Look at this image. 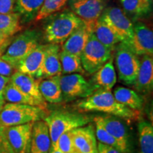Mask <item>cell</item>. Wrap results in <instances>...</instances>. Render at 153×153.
<instances>
[{"label": "cell", "mask_w": 153, "mask_h": 153, "mask_svg": "<svg viewBox=\"0 0 153 153\" xmlns=\"http://www.w3.org/2000/svg\"><path fill=\"white\" fill-rule=\"evenodd\" d=\"M80 113L101 112L125 119H137L139 111L124 106L116 100L111 91L98 89L87 98L79 100L75 104Z\"/></svg>", "instance_id": "6da1fadb"}, {"label": "cell", "mask_w": 153, "mask_h": 153, "mask_svg": "<svg viewBox=\"0 0 153 153\" xmlns=\"http://www.w3.org/2000/svg\"><path fill=\"white\" fill-rule=\"evenodd\" d=\"M94 117L80 112L54 111L48 115L43 120L49 128L51 145H55L61 135L68 131L90 123Z\"/></svg>", "instance_id": "7a4b0ae2"}, {"label": "cell", "mask_w": 153, "mask_h": 153, "mask_svg": "<svg viewBox=\"0 0 153 153\" xmlns=\"http://www.w3.org/2000/svg\"><path fill=\"white\" fill-rule=\"evenodd\" d=\"M46 113L41 107L28 104L8 103L0 111V126L4 128L35 123L42 120Z\"/></svg>", "instance_id": "3957f363"}, {"label": "cell", "mask_w": 153, "mask_h": 153, "mask_svg": "<svg viewBox=\"0 0 153 153\" xmlns=\"http://www.w3.org/2000/svg\"><path fill=\"white\" fill-rule=\"evenodd\" d=\"M84 22L72 11H66L57 15L45 28V40L51 44L64 43Z\"/></svg>", "instance_id": "277c9868"}, {"label": "cell", "mask_w": 153, "mask_h": 153, "mask_svg": "<svg viewBox=\"0 0 153 153\" xmlns=\"http://www.w3.org/2000/svg\"><path fill=\"white\" fill-rule=\"evenodd\" d=\"M111 50L104 46L91 32L87 44L80 55L85 72L93 74L111 57Z\"/></svg>", "instance_id": "5b68a950"}, {"label": "cell", "mask_w": 153, "mask_h": 153, "mask_svg": "<svg viewBox=\"0 0 153 153\" xmlns=\"http://www.w3.org/2000/svg\"><path fill=\"white\" fill-rule=\"evenodd\" d=\"M39 36L36 30H26L19 35L12 41L1 58L14 67H16L25 57L38 45Z\"/></svg>", "instance_id": "8992f818"}, {"label": "cell", "mask_w": 153, "mask_h": 153, "mask_svg": "<svg viewBox=\"0 0 153 153\" xmlns=\"http://www.w3.org/2000/svg\"><path fill=\"white\" fill-rule=\"evenodd\" d=\"M116 65L120 81L133 85L139 70L140 59L122 42L116 48Z\"/></svg>", "instance_id": "52a82bcc"}, {"label": "cell", "mask_w": 153, "mask_h": 153, "mask_svg": "<svg viewBox=\"0 0 153 153\" xmlns=\"http://www.w3.org/2000/svg\"><path fill=\"white\" fill-rule=\"evenodd\" d=\"M60 82L62 100L65 101L87 98L97 91L91 82H87L82 74L78 73L60 76Z\"/></svg>", "instance_id": "ba28073f"}, {"label": "cell", "mask_w": 153, "mask_h": 153, "mask_svg": "<svg viewBox=\"0 0 153 153\" xmlns=\"http://www.w3.org/2000/svg\"><path fill=\"white\" fill-rule=\"evenodd\" d=\"M99 19L109 26L121 42L127 41L131 37L133 25L120 8L108 7L103 11Z\"/></svg>", "instance_id": "9c48e42d"}, {"label": "cell", "mask_w": 153, "mask_h": 153, "mask_svg": "<svg viewBox=\"0 0 153 153\" xmlns=\"http://www.w3.org/2000/svg\"><path fill=\"white\" fill-rule=\"evenodd\" d=\"M137 56L153 54V33L147 25L137 23L133 25V33L130 39L122 42Z\"/></svg>", "instance_id": "30bf717a"}, {"label": "cell", "mask_w": 153, "mask_h": 153, "mask_svg": "<svg viewBox=\"0 0 153 153\" xmlns=\"http://www.w3.org/2000/svg\"><path fill=\"white\" fill-rule=\"evenodd\" d=\"M72 12L81 19L90 31L104 11V0H70Z\"/></svg>", "instance_id": "8fae6325"}, {"label": "cell", "mask_w": 153, "mask_h": 153, "mask_svg": "<svg viewBox=\"0 0 153 153\" xmlns=\"http://www.w3.org/2000/svg\"><path fill=\"white\" fill-rule=\"evenodd\" d=\"M93 119L99 122L121 145L124 153H130V135L127 126L118 117L106 114L97 116Z\"/></svg>", "instance_id": "7c38bea8"}, {"label": "cell", "mask_w": 153, "mask_h": 153, "mask_svg": "<svg viewBox=\"0 0 153 153\" xmlns=\"http://www.w3.org/2000/svg\"><path fill=\"white\" fill-rule=\"evenodd\" d=\"M33 123L4 128L5 134L14 153H29Z\"/></svg>", "instance_id": "4fadbf2b"}, {"label": "cell", "mask_w": 153, "mask_h": 153, "mask_svg": "<svg viewBox=\"0 0 153 153\" xmlns=\"http://www.w3.org/2000/svg\"><path fill=\"white\" fill-rule=\"evenodd\" d=\"M72 140L77 153H98L94 126L89 123L72 131Z\"/></svg>", "instance_id": "5bb4252c"}, {"label": "cell", "mask_w": 153, "mask_h": 153, "mask_svg": "<svg viewBox=\"0 0 153 153\" xmlns=\"http://www.w3.org/2000/svg\"><path fill=\"white\" fill-rule=\"evenodd\" d=\"M62 68L60 60V48L57 44L46 45L43 60L36 75V79H45L60 76Z\"/></svg>", "instance_id": "9a60e30c"}, {"label": "cell", "mask_w": 153, "mask_h": 153, "mask_svg": "<svg viewBox=\"0 0 153 153\" xmlns=\"http://www.w3.org/2000/svg\"><path fill=\"white\" fill-rule=\"evenodd\" d=\"M40 80L41 79H36L33 76L19 71L14 72V73L10 76V82L13 85L24 93L37 100L42 106L45 108L46 102L41 96L38 87Z\"/></svg>", "instance_id": "2e32d148"}, {"label": "cell", "mask_w": 153, "mask_h": 153, "mask_svg": "<svg viewBox=\"0 0 153 153\" xmlns=\"http://www.w3.org/2000/svg\"><path fill=\"white\" fill-rule=\"evenodd\" d=\"M51 146L49 128L44 120L33 123L29 153H48Z\"/></svg>", "instance_id": "e0dca14e"}, {"label": "cell", "mask_w": 153, "mask_h": 153, "mask_svg": "<svg viewBox=\"0 0 153 153\" xmlns=\"http://www.w3.org/2000/svg\"><path fill=\"white\" fill-rule=\"evenodd\" d=\"M137 92L150 93L153 87V58L150 55H143L140 60V68L134 83Z\"/></svg>", "instance_id": "ac0fdd59"}, {"label": "cell", "mask_w": 153, "mask_h": 153, "mask_svg": "<svg viewBox=\"0 0 153 153\" xmlns=\"http://www.w3.org/2000/svg\"><path fill=\"white\" fill-rule=\"evenodd\" d=\"M93 74L94 76L90 82L97 89V90H111L117 81L112 56L108 62L105 63L104 65Z\"/></svg>", "instance_id": "d6986e66"}, {"label": "cell", "mask_w": 153, "mask_h": 153, "mask_svg": "<svg viewBox=\"0 0 153 153\" xmlns=\"http://www.w3.org/2000/svg\"><path fill=\"white\" fill-rule=\"evenodd\" d=\"M46 45H38L17 65L16 70L36 77L43 62Z\"/></svg>", "instance_id": "ffe728a7"}, {"label": "cell", "mask_w": 153, "mask_h": 153, "mask_svg": "<svg viewBox=\"0 0 153 153\" xmlns=\"http://www.w3.org/2000/svg\"><path fill=\"white\" fill-rule=\"evenodd\" d=\"M60 76H55L40 80L38 87L45 101L51 104H60L63 101L60 87Z\"/></svg>", "instance_id": "44dd1931"}, {"label": "cell", "mask_w": 153, "mask_h": 153, "mask_svg": "<svg viewBox=\"0 0 153 153\" xmlns=\"http://www.w3.org/2000/svg\"><path fill=\"white\" fill-rule=\"evenodd\" d=\"M85 24L76 29L62 44V51L80 57L91 33Z\"/></svg>", "instance_id": "7402d4cb"}, {"label": "cell", "mask_w": 153, "mask_h": 153, "mask_svg": "<svg viewBox=\"0 0 153 153\" xmlns=\"http://www.w3.org/2000/svg\"><path fill=\"white\" fill-rule=\"evenodd\" d=\"M113 94L116 101L131 109L139 111V110L143 108V99L142 97L133 89L118 87L114 89Z\"/></svg>", "instance_id": "603a6c76"}, {"label": "cell", "mask_w": 153, "mask_h": 153, "mask_svg": "<svg viewBox=\"0 0 153 153\" xmlns=\"http://www.w3.org/2000/svg\"><path fill=\"white\" fill-rule=\"evenodd\" d=\"M92 33L102 45L111 51L116 44L121 42L118 36L111 29L109 26L99 19L94 26Z\"/></svg>", "instance_id": "cb8c5ba5"}, {"label": "cell", "mask_w": 153, "mask_h": 153, "mask_svg": "<svg viewBox=\"0 0 153 153\" xmlns=\"http://www.w3.org/2000/svg\"><path fill=\"white\" fill-rule=\"evenodd\" d=\"M4 100L13 104H28L31 106H36L44 108L42 105L37 100L30 97L18 89L16 86L9 82L6 86L4 91ZM45 109V108H44Z\"/></svg>", "instance_id": "d4e9b609"}, {"label": "cell", "mask_w": 153, "mask_h": 153, "mask_svg": "<svg viewBox=\"0 0 153 153\" xmlns=\"http://www.w3.org/2000/svg\"><path fill=\"white\" fill-rule=\"evenodd\" d=\"M140 153H153V126L147 120H141L137 125Z\"/></svg>", "instance_id": "484cf974"}, {"label": "cell", "mask_w": 153, "mask_h": 153, "mask_svg": "<svg viewBox=\"0 0 153 153\" xmlns=\"http://www.w3.org/2000/svg\"><path fill=\"white\" fill-rule=\"evenodd\" d=\"M44 0H16V12L23 20L29 21L36 18Z\"/></svg>", "instance_id": "4316f807"}, {"label": "cell", "mask_w": 153, "mask_h": 153, "mask_svg": "<svg viewBox=\"0 0 153 153\" xmlns=\"http://www.w3.org/2000/svg\"><path fill=\"white\" fill-rule=\"evenodd\" d=\"M60 60L62 73L65 74L85 72L82 66L80 57L62 51L60 52Z\"/></svg>", "instance_id": "83f0119b"}, {"label": "cell", "mask_w": 153, "mask_h": 153, "mask_svg": "<svg viewBox=\"0 0 153 153\" xmlns=\"http://www.w3.org/2000/svg\"><path fill=\"white\" fill-rule=\"evenodd\" d=\"M152 0H120L124 10L134 16H144L150 12Z\"/></svg>", "instance_id": "f1b7e54d"}, {"label": "cell", "mask_w": 153, "mask_h": 153, "mask_svg": "<svg viewBox=\"0 0 153 153\" xmlns=\"http://www.w3.org/2000/svg\"><path fill=\"white\" fill-rule=\"evenodd\" d=\"M21 30L20 16L16 12L0 14V30L11 36Z\"/></svg>", "instance_id": "f546056e"}, {"label": "cell", "mask_w": 153, "mask_h": 153, "mask_svg": "<svg viewBox=\"0 0 153 153\" xmlns=\"http://www.w3.org/2000/svg\"><path fill=\"white\" fill-rule=\"evenodd\" d=\"M68 0H44L41 9L36 16V21H41L54 14L64 7Z\"/></svg>", "instance_id": "4dcf8cb0"}, {"label": "cell", "mask_w": 153, "mask_h": 153, "mask_svg": "<svg viewBox=\"0 0 153 153\" xmlns=\"http://www.w3.org/2000/svg\"><path fill=\"white\" fill-rule=\"evenodd\" d=\"M93 121L94 122L95 124L96 137L99 141V143L114 147V148L120 150V152L124 153V150L121 145L118 143L117 140L115 139L111 134L108 133L106 131V129L97 120L93 119Z\"/></svg>", "instance_id": "1f68e13d"}, {"label": "cell", "mask_w": 153, "mask_h": 153, "mask_svg": "<svg viewBox=\"0 0 153 153\" xmlns=\"http://www.w3.org/2000/svg\"><path fill=\"white\" fill-rule=\"evenodd\" d=\"M64 153H77L74 148V145L72 140V131L62 134L57 140L55 145Z\"/></svg>", "instance_id": "d6a6232c"}, {"label": "cell", "mask_w": 153, "mask_h": 153, "mask_svg": "<svg viewBox=\"0 0 153 153\" xmlns=\"http://www.w3.org/2000/svg\"><path fill=\"white\" fill-rule=\"evenodd\" d=\"M1 53L0 51V75L5 76H10L14 73L15 68L11 65L9 63L4 60L1 57Z\"/></svg>", "instance_id": "836d02e7"}, {"label": "cell", "mask_w": 153, "mask_h": 153, "mask_svg": "<svg viewBox=\"0 0 153 153\" xmlns=\"http://www.w3.org/2000/svg\"><path fill=\"white\" fill-rule=\"evenodd\" d=\"M15 0H0V14L14 12Z\"/></svg>", "instance_id": "e575fe53"}, {"label": "cell", "mask_w": 153, "mask_h": 153, "mask_svg": "<svg viewBox=\"0 0 153 153\" xmlns=\"http://www.w3.org/2000/svg\"><path fill=\"white\" fill-rule=\"evenodd\" d=\"M0 153H14L6 136L4 128L0 139Z\"/></svg>", "instance_id": "d590c367"}, {"label": "cell", "mask_w": 153, "mask_h": 153, "mask_svg": "<svg viewBox=\"0 0 153 153\" xmlns=\"http://www.w3.org/2000/svg\"><path fill=\"white\" fill-rule=\"evenodd\" d=\"M98 153H123L114 147L98 143Z\"/></svg>", "instance_id": "8d00e7d4"}, {"label": "cell", "mask_w": 153, "mask_h": 153, "mask_svg": "<svg viewBox=\"0 0 153 153\" xmlns=\"http://www.w3.org/2000/svg\"><path fill=\"white\" fill-rule=\"evenodd\" d=\"M9 82H10V77L0 75V99H1V100H4V91L6 86L7 85V84H8Z\"/></svg>", "instance_id": "74e56055"}, {"label": "cell", "mask_w": 153, "mask_h": 153, "mask_svg": "<svg viewBox=\"0 0 153 153\" xmlns=\"http://www.w3.org/2000/svg\"><path fill=\"white\" fill-rule=\"evenodd\" d=\"M48 153H64V152H62L60 149L57 148V147L51 145Z\"/></svg>", "instance_id": "f35d334b"}, {"label": "cell", "mask_w": 153, "mask_h": 153, "mask_svg": "<svg viewBox=\"0 0 153 153\" xmlns=\"http://www.w3.org/2000/svg\"><path fill=\"white\" fill-rule=\"evenodd\" d=\"M8 38L9 36H7V34H5L4 33H3L2 31L0 30V44H1V45H2L4 42Z\"/></svg>", "instance_id": "ab89813d"}, {"label": "cell", "mask_w": 153, "mask_h": 153, "mask_svg": "<svg viewBox=\"0 0 153 153\" xmlns=\"http://www.w3.org/2000/svg\"><path fill=\"white\" fill-rule=\"evenodd\" d=\"M4 105V101L1 100V99H0V111H1V109H2Z\"/></svg>", "instance_id": "60d3db41"}, {"label": "cell", "mask_w": 153, "mask_h": 153, "mask_svg": "<svg viewBox=\"0 0 153 153\" xmlns=\"http://www.w3.org/2000/svg\"><path fill=\"white\" fill-rule=\"evenodd\" d=\"M3 130H4V127H2V126H0V139H1V135H2V133H3Z\"/></svg>", "instance_id": "b9f144b4"}, {"label": "cell", "mask_w": 153, "mask_h": 153, "mask_svg": "<svg viewBox=\"0 0 153 153\" xmlns=\"http://www.w3.org/2000/svg\"><path fill=\"white\" fill-rule=\"evenodd\" d=\"M2 45H3V44H2ZM1 45V44H0V48H1V45Z\"/></svg>", "instance_id": "7bdbcfd3"}]
</instances>
